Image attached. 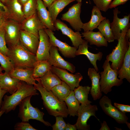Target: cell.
Here are the masks:
<instances>
[{
    "label": "cell",
    "mask_w": 130,
    "mask_h": 130,
    "mask_svg": "<svg viewBox=\"0 0 130 130\" xmlns=\"http://www.w3.org/2000/svg\"><path fill=\"white\" fill-rule=\"evenodd\" d=\"M20 82L11 76L9 73L5 72L0 74V87L11 94L17 90Z\"/></svg>",
    "instance_id": "obj_22"
},
{
    "label": "cell",
    "mask_w": 130,
    "mask_h": 130,
    "mask_svg": "<svg viewBox=\"0 0 130 130\" xmlns=\"http://www.w3.org/2000/svg\"><path fill=\"white\" fill-rule=\"evenodd\" d=\"M33 68L14 67L9 73L13 77L33 85L36 83V80L33 77Z\"/></svg>",
    "instance_id": "obj_21"
},
{
    "label": "cell",
    "mask_w": 130,
    "mask_h": 130,
    "mask_svg": "<svg viewBox=\"0 0 130 130\" xmlns=\"http://www.w3.org/2000/svg\"><path fill=\"white\" fill-rule=\"evenodd\" d=\"M7 92V91L2 89L0 87V108L2 102V99L5 94Z\"/></svg>",
    "instance_id": "obj_47"
},
{
    "label": "cell",
    "mask_w": 130,
    "mask_h": 130,
    "mask_svg": "<svg viewBox=\"0 0 130 130\" xmlns=\"http://www.w3.org/2000/svg\"><path fill=\"white\" fill-rule=\"evenodd\" d=\"M48 61L50 64L55 67L65 69L72 73L76 71L75 67L72 64L65 60L60 55L57 47L51 46Z\"/></svg>",
    "instance_id": "obj_14"
},
{
    "label": "cell",
    "mask_w": 130,
    "mask_h": 130,
    "mask_svg": "<svg viewBox=\"0 0 130 130\" xmlns=\"http://www.w3.org/2000/svg\"><path fill=\"white\" fill-rule=\"evenodd\" d=\"M129 0H113L110 3L109 9L116 8L117 6L125 4Z\"/></svg>",
    "instance_id": "obj_41"
},
{
    "label": "cell",
    "mask_w": 130,
    "mask_h": 130,
    "mask_svg": "<svg viewBox=\"0 0 130 130\" xmlns=\"http://www.w3.org/2000/svg\"><path fill=\"white\" fill-rule=\"evenodd\" d=\"M97 28L108 42H111L114 41L110 22L108 19H106L102 21Z\"/></svg>",
    "instance_id": "obj_34"
},
{
    "label": "cell",
    "mask_w": 130,
    "mask_h": 130,
    "mask_svg": "<svg viewBox=\"0 0 130 130\" xmlns=\"http://www.w3.org/2000/svg\"><path fill=\"white\" fill-rule=\"evenodd\" d=\"M56 30H60L63 34L68 37L70 39L73 47L78 49L79 46L82 44L85 40L82 38V36L79 32H74L67 25L58 19H57L54 23Z\"/></svg>",
    "instance_id": "obj_16"
},
{
    "label": "cell",
    "mask_w": 130,
    "mask_h": 130,
    "mask_svg": "<svg viewBox=\"0 0 130 130\" xmlns=\"http://www.w3.org/2000/svg\"><path fill=\"white\" fill-rule=\"evenodd\" d=\"M82 34L84 39L89 43L90 45H94L98 47L108 46V42L99 31L84 32Z\"/></svg>",
    "instance_id": "obj_26"
},
{
    "label": "cell",
    "mask_w": 130,
    "mask_h": 130,
    "mask_svg": "<svg viewBox=\"0 0 130 130\" xmlns=\"http://www.w3.org/2000/svg\"><path fill=\"white\" fill-rule=\"evenodd\" d=\"M6 6L9 12V19L21 24L25 18L22 5L18 0H9Z\"/></svg>",
    "instance_id": "obj_23"
},
{
    "label": "cell",
    "mask_w": 130,
    "mask_h": 130,
    "mask_svg": "<svg viewBox=\"0 0 130 130\" xmlns=\"http://www.w3.org/2000/svg\"><path fill=\"white\" fill-rule=\"evenodd\" d=\"M32 96L27 97L19 104V117L22 121L28 122L29 120L34 119L40 122L46 126H52L50 123L44 120V113L31 105L30 100Z\"/></svg>",
    "instance_id": "obj_6"
},
{
    "label": "cell",
    "mask_w": 130,
    "mask_h": 130,
    "mask_svg": "<svg viewBox=\"0 0 130 130\" xmlns=\"http://www.w3.org/2000/svg\"><path fill=\"white\" fill-rule=\"evenodd\" d=\"M63 118L60 116L56 117L55 123L52 126L53 130H65L67 124Z\"/></svg>",
    "instance_id": "obj_39"
},
{
    "label": "cell",
    "mask_w": 130,
    "mask_h": 130,
    "mask_svg": "<svg viewBox=\"0 0 130 130\" xmlns=\"http://www.w3.org/2000/svg\"><path fill=\"white\" fill-rule=\"evenodd\" d=\"M77 130V128L75 124L72 125L68 123L66 124L65 130Z\"/></svg>",
    "instance_id": "obj_46"
},
{
    "label": "cell",
    "mask_w": 130,
    "mask_h": 130,
    "mask_svg": "<svg viewBox=\"0 0 130 130\" xmlns=\"http://www.w3.org/2000/svg\"><path fill=\"white\" fill-rule=\"evenodd\" d=\"M120 13L118 8H115L113 10V20L110 23V27L114 40H118L120 37L122 31L129 28L130 14L124 16L122 18L118 17V15Z\"/></svg>",
    "instance_id": "obj_12"
},
{
    "label": "cell",
    "mask_w": 130,
    "mask_h": 130,
    "mask_svg": "<svg viewBox=\"0 0 130 130\" xmlns=\"http://www.w3.org/2000/svg\"><path fill=\"white\" fill-rule=\"evenodd\" d=\"M36 12L42 23L47 28L52 31L56 30L48 11L42 0H36Z\"/></svg>",
    "instance_id": "obj_19"
},
{
    "label": "cell",
    "mask_w": 130,
    "mask_h": 130,
    "mask_svg": "<svg viewBox=\"0 0 130 130\" xmlns=\"http://www.w3.org/2000/svg\"><path fill=\"white\" fill-rule=\"evenodd\" d=\"M8 47L7 56L12 62L14 68H33L37 61L36 54L27 50L20 42L15 46Z\"/></svg>",
    "instance_id": "obj_3"
},
{
    "label": "cell",
    "mask_w": 130,
    "mask_h": 130,
    "mask_svg": "<svg viewBox=\"0 0 130 130\" xmlns=\"http://www.w3.org/2000/svg\"><path fill=\"white\" fill-rule=\"evenodd\" d=\"M126 29L122 31L117 46L111 53L106 57V60L111 62L110 65L112 69L118 71L121 68L125 55L130 45V41L126 36L128 30Z\"/></svg>",
    "instance_id": "obj_4"
},
{
    "label": "cell",
    "mask_w": 130,
    "mask_h": 130,
    "mask_svg": "<svg viewBox=\"0 0 130 130\" xmlns=\"http://www.w3.org/2000/svg\"><path fill=\"white\" fill-rule=\"evenodd\" d=\"M88 42L85 40L83 43L80 45L77 50L76 55H85L89 60L93 66L97 71H99L97 64V60L100 61L102 59L103 54L101 52L94 54L89 52L88 49Z\"/></svg>",
    "instance_id": "obj_24"
},
{
    "label": "cell",
    "mask_w": 130,
    "mask_h": 130,
    "mask_svg": "<svg viewBox=\"0 0 130 130\" xmlns=\"http://www.w3.org/2000/svg\"><path fill=\"white\" fill-rule=\"evenodd\" d=\"M102 68L103 71L100 73L101 91L107 94L111 91L113 87L120 86L123 81V80L118 78V71L111 68L109 62L107 60L104 62Z\"/></svg>",
    "instance_id": "obj_5"
},
{
    "label": "cell",
    "mask_w": 130,
    "mask_h": 130,
    "mask_svg": "<svg viewBox=\"0 0 130 130\" xmlns=\"http://www.w3.org/2000/svg\"><path fill=\"white\" fill-rule=\"evenodd\" d=\"M127 125V127H128L129 129H130V124L128 122H127L125 124Z\"/></svg>",
    "instance_id": "obj_52"
},
{
    "label": "cell",
    "mask_w": 130,
    "mask_h": 130,
    "mask_svg": "<svg viewBox=\"0 0 130 130\" xmlns=\"http://www.w3.org/2000/svg\"><path fill=\"white\" fill-rule=\"evenodd\" d=\"M39 42V39L35 35L21 30L19 42L22 46L29 51L36 54Z\"/></svg>",
    "instance_id": "obj_18"
},
{
    "label": "cell",
    "mask_w": 130,
    "mask_h": 130,
    "mask_svg": "<svg viewBox=\"0 0 130 130\" xmlns=\"http://www.w3.org/2000/svg\"><path fill=\"white\" fill-rule=\"evenodd\" d=\"M39 44L36 55L37 61L48 60L51 46L49 37L44 29H41L39 31Z\"/></svg>",
    "instance_id": "obj_15"
},
{
    "label": "cell",
    "mask_w": 130,
    "mask_h": 130,
    "mask_svg": "<svg viewBox=\"0 0 130 130\" xmlns=\"http://www.w3.org/2000/svg\"><path fill=\"white\" fill-rule=\"evenodd\" d=\"M91 87L89 86H79L73 91L75 96L81 104H91L92 102L88 99V95L90 92Z\"/></svg>",
    "instance_id": "obj_31"
},
{
    "label": "cell",
    "mask_w": 130,
    "mask_h": 130,
    "mask_svg": "<svg viewBox=\"0 0 130 130\" xmlns=\"http://www.w3.org/2000/svg\"><path fill=\"white\" fill-rule=\"evenodd\" d=\"M23 6V11L25 19L32 16L36 13V0H29Z\"/></svg>",
    "instance_id": "obj_35"
},
{
    "label": "cell",
    "mask_w": 130,
    "mask_h": 130,
    "mask_svg": "<svg viewBox=\"0 0 130 130\" xmlns=\"http://www.w3.org/2000/svg\"><path fill=\"white\" fill-rule=\"evenodd\" d=\"M0 14L5 16L9 19V12L7 8L0 0Z\"/></svg>",
    "instance_id": "obj_42"
},
{
    "label": "cell",
    "mask_w": 130,
    "mask_h": 130,
    "mask_svg": "<svg viewBox=\"0 0 130 130\" xmlns=\"http://www.w3.org/2000/svg\"><path fill=\"white\" fill-rule=\"evenodd\" d=\"M44 30L49 37L51 45L57 47L58 51L63 56L68 58L76 57L77 48L71 46L66 42H63L58 39L54 36L53 31L50 29L46 28Z\"/></svg>",
    "instance_id": "obj_13"
},
{
    "label": "cell",
    "mask_w": 130,
    "mask_h": 130,
    "mask_svg": "<svg viewBox=\"0 0 130 130\" xmlns=\"http://www.w3.org/2000/svg\"><path fill=\"white\" fill-rule=\"evenodd\" d=\"M36 81L39 82L47 91H51L56 85L60 84L62 81L51 70L43 77L35 78Z\"/></svg>",
    "instance_id": "obj_27"
},
{
    "label": "cell",
    "mask_w": 130,
    "mask_h": 130,
    "mask_svg": "<svg viewBox=\"0 0 130 130\" xmlns=\"http://www.w3.org/2000/svg\"><path fill=\"white\" fill-rule=\"evenodd\" d=\"M88 75L91 82L90 93L93 100H96L100 99L102 96L100 84V78L99 72L93 68H89Z\"/></svg>",
    "instance_id": "obj_20"
},
{
    "label": "cell",
    "mask_w": 130,
    "mask_h": 130,
    "mask_svg": "<svg viewBox=\"0 0 130 130\" xmlns=\"http://www.w3.org/2000/svg\"><path fill=\"white\" fill-rule=\"evenodd\" d=\"M32 85L21 81L17 90L10 96L5 95L2 101L0 110L6 113L14 110L16 107L27 97L38 95L39 93Z\"/></svg>",
    "instance_id": "obj_2"
},
{
    "label": "cell",
    "mask_w": 130,
    "mask_h": 130,
    "mask_svg": "<svg viewBox=\"0 0 130 130\" xmlns=\"http://www.w3.org/2000/svg\"><path fill=\"white\" fill-rule=\"evenodd\" d=\"M101 127L99 130H110V129L107 125L106 122L104 120L101 124Z\"/></svg>",
    "instance_id": "obj_45"
},
{
    "label": "cell",
    "mask_w": 130,
    "mask_h": 130,
    "mask_svg": "<svg viewBox=\"0 0 130 130\" xmlns=\"http://www.w3.org/2000/svg\"><path fill=\"white\" fill-rule=\"evenodd\" d=\"M118 77L123 80L126 79L130 83V45L124 57L122 65L118 71Z\"/></svg>",
    "instance_id": "obj_29"
},
{
    "label": "cell",
    "mask_w": 130,
    "mask_h": 130,
    "mask_svg": "<svg viewBox=\"0 0 130 130\" xmlns=\"http://www.w3.org/2000/svg\"><path fill=\"white\" fill-rule=\"evenodd\" d=\"M78 2H82V0H75Z\"/></svg>",
    "instance_id": "obj_55"
},
{
    "label": "cell",
    "mask_w": 130,
    "mask_h": 130,
    "mask_svg": "<svg viewBox=\"0 0 130 130\" xmlns=\"http://www.w3.org/2000/svg\"><path fill=\"white\" fill-rule=\"evenodd\" d=\"M47 28L41 22L36 12L32 16L25 19L21 24V29L33 34L39 39V30Z\"/></svg>",
    "instance_id": "obj_17"
},
{
    "label": "cell",
    "mask_w": 130,
    "mask_h": 130,
    "mask_svg": "<svg viewBox=\"0 0 130 130\" xmlns=\"http://www.w3.org/2000/svg\"><path fill=\"white\" fill-rule=\"evenodd\" d=\"M34 85V88L40 92L44 107L49 114L55 117L60 116L67 117L69 115L67 106L65 101L48 91L38 81Z\"/></svg>",
    "instance_id": "obj_1"
},
{
    "label": "cell",
    "mask_w": 130,
    "mask_h": 130,
    "mask_svg": "<svg viewBox=\"0 0 130 130\" xmlns=\"http://www.w3.org/2000/svg\"><path fill=\"white\" fill-rule=\"evenodd\" d=\"M75 0H55L48 8V11L54 24L58 14L67 6Z\"/></svg>",
    "instance_id": "obj_28"
},
{
    "label": "cell",
    "mask_w": 130,
    "mask_h": 130,
    "mask_svg": "<svg viewBox=\"0 0 130 130\" xmlns=\"http://www.w3.org/2000/svg\"><path fill=\"white\" fill-rule=\"evenodd\" d=\"M96 6L100 11L105 12L109 9L110 5L113 0H92Z\"/></svg>",
    "instance_id": "obj_38"
},
{
    "label": "cell",
    "mask_w": 130,
    "mask_h": 130,
    "mask_svg": "<svg viewBox=\"0 0 130 130\" xmlns=\"http://www.w3.org/2000/svg\"><path fill=\"white\" fill-rule=\"evenodd\" d=\"M106 19L102 15L100 10L95 6H93L92 10L91 17L88 22L83 23L82 29L84 32L93 31L97 28L100 22Z\"/></svg>",
    "instance_id": "obj_25"
},
{
    "label": "cell",
    "mask_w": 130,
    "mask_h": 130,
    "mask_svg": "<svg viewBox=\"0 0 130 130\" xmlns=\"http://www.w3.org/2000/svg\"><path fill=\"white\" fill-rule=\"evenodd\" d=\"M3 70L2 68L0 66V74L2 73V71Z\"/></svg>",
    "instance_id": "obj_54"
},
{
    "label": "cell",
    "mask_w": 130,
    "mask_h": 130,
    "mask_svg": "<svg viewBox=\"0 0 130 130\" xmlns=\"http://www.w3.org/2000/svg\"><path fill=\"white\" fill-rule=\"evenodd\" d=\"M98 110L96 105H92L91 104H81L78 111V117L75 124L77 130H90V125L87 124V121L91 116L95 117L99 121L96 116V112Z\"/></svg>",
    "instance_id": "obj_7"
},
{
    "label": "cell",
    "mask_w": 130,
    "mask_h": 130,
    "mask_svg": "<svg viewBox=\"0 0 130 130\" xmlns=\"http://www.w3.org/2000/svg\"><path fill=\"white\" fill-rule=\"evenodd\" d=\"M71 91L68 85L63 81L61 83L54 87L51 91L55 96L64 101Z\"/></svg>",
    "instance_id": "obj_33"
},
{
    "label": "cell",
    "mask_w": 130,
    "mask_h": 130,
    "mask_svg": "<svg viewBox=\"0 0 130 130\" xmlns=\"http://www.w3.org/2000/svg\"><path fill=\"white\" fill-rule=\"evenodd\" d=\"M4 113V111H2L0 110V117Z\"/></svg>",
    "instance_id": "obj_53"
},
{
    "label": "cell",
    "mask_w": 130,
    "mask_h": 130,
    "mask_svg": "<svg viewBox=\"0 0 130 130\" xmlns=\"http://www.w3.org/2000/svg\"><path fill=\"white\" fill-rule=\"evenodd\" d=\"M52 66L48 60L37 61L33 68V77L36 78L43 77L51 70Z\"/></svg>",
    "instance_id": "obj_30"
},
{
    "label": "cell",
    "mask_w": 130,
    "mask_h": 130,
    "mask_svg": "<svg viewBox=\"0 0 130 130\" xmlns=\"http://www.w3.org/2000/svg\"><path fill=\"white\" fill-rule=\"evenodd\" d=\"M28 0H18L19 2L22 6H23V5Z\"/></svg>",
    "instance_id": "obj_50"
},
{
    "label": "cell",
    "mask_w": 130,
    "mask_h": 130,
    "mask_svg": "<svg viewBox=\"0 0 130 130\" xmlns=\"http://www.w3.org/2000/svg\"><path fill=\"white\" fill-rule=\"evenodd\" d=\"M99 104L104 112L113 118L119 124H126L128 120L125 113L119 110L112 105L111 101L108 97L104 95L100 98Z\"/></svg>",
    "instance_id": "obj_8"
},
{
    "label": "cell",
    "mask_w": 130,
    "mask_h": 130,
    "mask_svg": "<svg viewBox=\"0 0 130 130\" xmlns=\"http://www.w3.org/2000/svg\"><path fill=\"white\" fill-rule=\"evenodd\" d=\"M3 27L5 37L8 47L15 46L19 42L21 24L13 20L8 19Z\"/></svg>",
    "instance_id": "obj_10"
},
{
    "label": "cell",
    "mask_w": 130,
    "mask_h": 130,
    "mask_svg": "<svg viewBox=\"0 0 130 130\" xmlns=\"http://www.w3.org/2000/svg\"><path fill=\"white\" fill-rule=\"evenodd\" d=\"M70 116H78V111L80 106V104L76 98L73 91H71L68 96L64 101Z\"/></svg>",
    "instance_id": "obj_32"
},
{
    "label": "cell",
    "mask_w": 130,
    "mask_h": 130,
    "mask_svg": "<svg viewBox=\"0 0 130 130\" xmlns=\"http://www.w3.org/2000/svg\"><path fill=\"white\" fill-rule=\"evenodd\" d=\"M5 31L3 27L0 28V50L5 54L7 56L9 49L5 37Z\"/></svg>",
    "instance_id": "obj_37"
},
{
    "label": "cell",
    "mask_w": 130,
    "mask_h": 130,
    "mask_svg": "<svg viewBox=\"0 0 130 130\" xmlns=\"http://www.w3.org/2000/svg\"><path fill=\"white\" fill-rule=\"evenodd\" d=\"M82 2L73 5L66 13L62 14L61 19L69 23L72 28L77 31H81L83 23L80 18Z\"/></svg>",
    "instance_id": "obj_9"
},
{
    "label": "cell",
    "mask_w": 130,
    "mask_h": 130,
    "mask_svg": "<svg viewBox=\"0 0 130 130\" xmlns=\"http://www.w3.org/2000/svg\"><path fill=\"white\" fill-rule=\"evenodd\" d=\"M114 105L121 112L124 113H126L127 112L126 108L127 105L123 104L114 103Z\"/></svg>",
    "instance_id": "obj_43"
},
{
    "label": "cell",
    "mask_w": 130,
    "mask_h": 130,
    "mask_svg": "<svg viewBox=\"0 0 130 130\" xmlns=\"http://www.w3.org/2000/svg\"><path fill=\"white\" fill-rule=\"evenodd\" d=\"M0 64L5 72L9 73L14 68V65L10 58L0 50Z\"/></svg>",
    "instance_id": "obj_36"
},
{
    "label": "cell",
    "mask_w": 130,
    "mask_h": 130,
    "mask_svg": "<svg viewBox=\"0 0 130 130\" xmlns=\"http://www.w3.org/2000/svg\"><path fill=\"white\" fill-rule=\"evenodd\" d=\"M16 130H36L28 122L22 121L16 124L14 126Z\"/></svg>",
    "instance_id": "obj_40"
},
{
    "label": "cell",
    "mask_w": 130,
    "mask_h": 130,
    "mask_svg": "<svg viewBox=\"0 0 130 130\" xmlns=\"http://www.w3.org/2000/svg\"><path fill=\"white\" fill-rule=\"evenodd\" d=\"M3 3L6 4L9 0H0Z\"/></svg>",
    "instance_id": "obj_51"
},
{
    "label": "cell",
    "mask_w": 130,
    "mask_h": 130,
    "mask_svg": "<svg viewBox=\"0 0 130 130\" xmlns=\"http://www.w3.org/2000/svg\"><path fill=\"white\" fill-rule=\"evenodd\" d=\"M126 36L129 41H130V28H129L127 30Z\"/></svg>",
    "instance_id": "obj_49"
},
{
    "label": "cell",
    "mask_w": 130,
    "mask_h": 130,
    "mask_svg": "<svg viewBox=\"0 0 130 130\" xmlns=\"http://www.w3.org/2000/svg\"><path fill=\"white\" fill-rule=\"evenodd\" d=\"M8 19L6 16L0 14V28L3 27Z\"/></svg>",
    "instance_id": "obj_44"
},
{
    "label": "cell",
    "mask_w": 130,
    "mask_h": 130,
    "mask_svg": "<svg viewBox=\"0 0 130 130\" xmlns=\"http://www.w3.org/2000/svg\"><path fill=\"white\" fill-rule=\"evenodd\" d=\"M55 0H43L45 5L48 8L52 3Z\"/></svg>",
    "instance_id": "obj_48"
},
{
    "label": "cell",
    "mask_w": 130,
    "mask_h": 130,
    "mask_svg": "<svg viewBox=\"0 0 130 130\" xmlns=\"http://www.w3.org/2000/svg\"><path fill=\"white\" fill-rule=\"evenodd\" d=\"M51 71L57 75L62 81L70 87L71 91L79 86V83L83 79V76L79 72L73 74L69 73L65 69L52 66Z\"/></svg>",
    "instance_id": "obj_11"
}]
</instances>
